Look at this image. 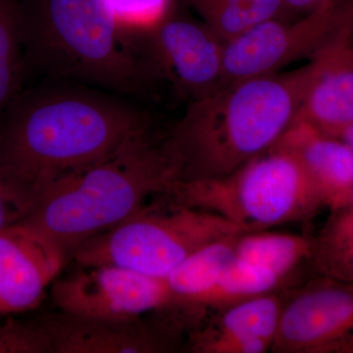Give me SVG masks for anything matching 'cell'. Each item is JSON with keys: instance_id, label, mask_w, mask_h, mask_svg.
<instances>
[{"instance_id": "6da1fadb", "label": "cell", "mask_w": 353, "mask_h": 353, "mask_svg": "<svg viewBox=\"0 0 353 353\" xmlns=\"http://www.w3.org/2000/svg\"><path fill=\"white\" fill-rule=\"evenodd\" d=\"M21 92L0 115V167L36 194L150 132L148 114L68 81Z\"/></svg>"}, {"instance_id": "7a4b0ae2", "label": "cell", "mask_w": 353, "mask_h": 353, "mask_svg": "<svg viewBox=\"0 0 353 353\" xmlns=\"http://www.w3.org/2000/svg\"><path fill=\"white\" fill-rule=\"evenodd\" d=\"M307 74L305 65L223 83L189 102L165 137L179 182L229 176L270 150L296 118Z\"/></svg>"}, {"instance_id": "3957f363", "label": "cell", "mask_w": 353, "mask_h": 353, "mask_svg": "<svg viewBox=\"0 0 353 353\" xmlns=\"http://www.w3.org/2000/svg\"><path fill=\"white\" fill-rule=\"evenodd\" d=\"M178 170L165 138L152 131L117 152L48 183L21 221L48 236L65 254L129 219L153 194H166Z\"/></svg>"}, {"instance_id": "277c9868", "label": "cell", "mask_w": 353, "mask_h": 353, "mask_svg": "<svg viewBox=\"0 0 353 353\" xmlns=\"http://www.w3.org/2000/svg\"><path fill=\"white\" fill-rule=\"evenodd\" d=\"M26 67L121 94L153 82L123 37L106 0H26L19 4Z\"/></svg>"}, {"instance_id": "5b68a950", "label": "cell", "mask_w": 353, "mask_h": 353, "mask_svg": "<svg viewBox=\"0 0 353 353\" xmlns=\"http://www.w3.org/2000/svg\"><path fill=\"white\" fill-rule=\"evenodd\" d=\"M166 194L176 203L222 216L246 232L307 220L324 208L301 162L277 143L229 176L176 182Z\"/></svg>"}, {"instance_id": "8992f818", "label": "cell", "mask_w": 353, "mask_h": 353, "mask_svg": "<svg viewBox=\"0 0 353 353\" xmlns=\"http://www.w3.org/2000/svg\"><path fill=\"white\" fill-rule=\"evenodd\" d=\"M245 230L222 216L173 202L167 211L141 208L74 252L80 266L112 264L166 280L204 246Z\"/></svg>"}, {"instance_id": "52a82bcc", "label": "cell", "mask_w": 353, "mask_h": 353, "mask_svg": "<svg viewBox=\"0 0 353 353\" xmlns=\"http://www.w3.org/2000/svg\"><path fill=\"white\" fill-rule=\"evenodd\" d=\"M353 0L316 9L299 19L274 18L225 43L224 83L279 73L303 58L311 59L352 12Z\"/></svg>"}, {"instance_id": "ba28073f", "label": "cell", "mask_w": 353, "mask_h": 353, "mask_svg": "<svg viewBox=\"0 0 353 353\" xmlns=\"http://www.w3.org/2000/svg\"><path fill=\"white\" fill-rule=\"evenodd\" d=\"M132 48L152 81H168L189 102L224 83L225 43L203 22L171 14Z\"/></svg>"}, {"instance_id": "9c48e42d", "label": "cell", "mask_w": 353, "mask_h": 353, "mask_svg": "<svg viewBox=\"0 0 353 353\" xmlns=\"http://www.w3.org/2000/svg\"><path fill=\"white\" fill-rule=\"evenodd\" d=\"M51 294L62 312L103 319H134L176 305L165 279L112 264L81 266L55 280Z\"/></svg>"}, {"instance_id": "30bf717a", "label": "cell", "mask_w": 353, "mask_h": 353, "mask_svg": "<svg viewBox=\"0 0 353 353\" xmlns=\"http://www.w3.org/2000/svg\"><path fill=\"white\" fill-rule=\"evenodd\" d=\"M353 336V282L320 276L284 301L272 350L338 352Z\"/></svg>"}, {"instance_id": "8fae6325", "label": "cell", "mask_w": 353, "mask_h": 353, "mask_svg": "<svg viewBox=\"0 0 353 353\" xmlns=\"http://www.w3.org/2000/svg\"><path fill=\"white\" fill-rule=\"evenodd\" d=\"M66 259L54 241L25 223L0 230V315L38 306Z\"/></svg>"}, {"instance_id": "7c38bea8", "label": "cell", "mask_w": 353, "mask_h": 353, "mask_svg": "<svg viewBox=\"0 0 353 353\" xmlns=\"http://www.w3.org/2000/svg\"><path fill=\"white\" fill-rule=\"evenodd\" d=\"M353 9L307 64L297 118L334 134L353 125Z\"/></svg>"}, {"instance_id": "4fadbf2b", "label": "cell", "mask_w": 353, "mask_h": 353, "mask_svg": "<svg viewBox=\"0 0 353 353\" xmlns=\"http://www.w3.org/2000/svg\"><path fill=\"white\" fill-rule=\"evenodd\" d=\"M52 353H152L168 348L166 341L141 317L103 319L57 313L39 319Z\"/></svg>"}, {"instance_id": "5bb4252c", "label": "cell", "mask_w": 353, "mask_h": 353, "mask_svg": "<svg viewBox=\"0 0 353 353\" xmlns=\"http://www.w3.org/2000/svg\"><path fill=\"white\" fill-rule=\"evenodd\" d=\"M277 145L301 162L324 208L334 211L352 203L353 150L343 141L296 117Z\"/></svg>"}, {"instance_id": "9a60e30c", "label": "cell", "mask_w": 353, "mask_h": 353, "mask_svg": "<svg viewBox=\"0 0 353 353\" xmlns=\"http://www.w3.org/2000/svg\"><path fill=\"white\" fill-rule=\"evenodd\" d=\"M284 301L273 292L226 306L212 325L194 334L192 352H269L277 334Z\"/></svg>"}, {"instance_id": "2e32d148", "label": "cell", "mask_w": 353, "mask_h": 353, "mask_svg": "<svg viewBox=\"0 0 353 353\" xmlns=\"http://www.w3.org/2000/svg\"><path fill=\"white\" fill-rule=\"evenodd\" d=\"M238 236L204 246L172 272L166 280L176 297V306L196 308L217 285L236 259L234 241Z\"/></svg>"}, {"instance_id": "e0dca14e", "label": "cell", "mask_w": 353, "mask_h": 353, "mask_svg": "<svg viewBox=\"0 0 353 353\" xmlns=\"http://www.w3.org/2000/svg\"><path fill=\"white\" fill-rule=\"evenodd\" d=\"M314 239L301 234L245 232L239 234L234 250L239 259L259 265L282 278L312 256Z\"/></svg>"}, {"instance_id": "ac0fdd59", "label": "cell", "mask_w": 353, "mask_h": 353, "mask_svg": "<svg viewBox=\"0 0 353 353\" xmlns=\"http://www.w3.org/2000/svg\"><path fill=\"white\" fill-rule=\"evenodd\" d=\"M216 36L225 43L254 26L274 18H285L283 0H188Z\"/></svg>"}, {"instance_id": "d6986e66", "label": "cell", "mask_w": 353, "mask_h": 353, "mask_svg": "<svg viewBox=\"0 0 353 353\" xmlns=\"http://www.w3.org/2000/svg\"><path fill=\"white\" fill-rule=\"evenodd\" d=\"M284 278L243 260H234L217 285L199 301L197 307L224 308L239 301L275 292Z\"/></svg>"}, {"instance_id": "ffe728a7", "label": "cell", "mask_w": 353, "mask_h": 353, "mask_svg": "<svg viewBox=\"0 0 353 353\" xmlns=\"http://www.w3.org/2000/svg\"><path fill=\"white\" fill-rule=\"evenodd\" d=\"M26 68L19 3L0 0V115L22 92Z\"/></svg>"}, {"instance_id": "44dd1931", "label": "cell", "mask_w": 353, "mask_h": 353, "mask_svg": "<svg viewBox=\"0 0 353 353\" xmlns=\"http://www.w3.org/2000/svg\"><path fill=\"white\" fill-rule=\"evenodd\" d=\"M353 256V202L332 211L314 239L311 261L320 276L336 279Z\"/></svg>"}, {"instance_id": "7402d4cb", "label": "cell", "mask_w": 353, "mask_h": 353, "mask_svg": "<svg viewBox=\"0 0 353 353\" xmlns=\"http://www.w3.org/2000/svg\"><path fill=\"white\" fill-rule=\"evenodd\" d=\"M123 37L132 41L171 15V0H106Z\"/></svg>"}, {"instance_id": "603a6c76", "label": "cell", "mask_w": 353, "mask_h": 353, "mask_svg": "<svg viewBox=\"0 0 353 353\" xmlns=\"http://www.w3.org/2000/svg\"><path fill=\"white\" fill-rule=\"evenodd\" d=\"M0 353H52L41 322L9 320L0 324Z\"/></svg>"}, {"instance_id": "cb8c5ba5", "label": "cell", "mask_w": 353, "mask_h": 353, "mask_svg": "<svg viewBox=\"0 0 353 353\" xmlns=\"http://www.w3.org/2000/svg\"><path fill=\"white\" fill-rule=\"evenodd\" d=\"M34 201L31 188L0 167V230L24 219Z\"/></svg>"}, {"instance_id": "d4e9b609", "label": "cell", "mask_w": 353, "mask_h": 353, "mask_svg": "<svg viewBox=\"0 0 353 353\" xmlns=\"http://www.w3.org/2000/svg\"><path fill=\"white\" fill-rule=\"evenodd\" d=\"M339 1L341 0H283L288 13L301 16Z\"/></svg>"}, {"instance_id": "484cf974", "label": "cell", "mask_w": 353, "mask_h": 353, "mask_svg": "<svg viewBox=\"0 0 353 353\" xmlns=\"http://www.w3.org/2000/svg\"><path fill=\"white\" fill-rule=\"evenodd\" d=\"M331 136L336 137V138L340 139L343 141L345 145L350 146L353 150V125L343 128L340 131L334 132Z\"/></svg>"}, {"instance_id": "4316f807", "label": "cell", "mask_w": 353, "mask_h": 353, "mask_svg": "<svg viewBox=\"0 0 353 353\" xmlns=\"http://www.w3.org/2000/svg\"><path fill=\"white\" fill-rule=\"evenodd\" d=\"M336 279L353 282V256L350 259V261L345 264V266L343 267V270L340 272V274H339L338 277Z\"/></svg>"}, {"instance_id": "83f0119b", "label": "cell", "mask_w": 353, "mask_h": 353, "mask_svg": "<svg viewBox=\"0 0 353 353\" xmlns=\"http://www.w3.org/2000/svg\"><path fill=\"white\" fill-rule=\"evenodd\" d=\"M339 353H353V336L345 341L338 350Z\"/></svg>"}, {"instance_id": "f1b7e54d", "label": "cell", "mask_w": 353, "mask_h": 353, "mask_svg": "<svg viewBox=\"0 0 353 353\" xmlns=\"http://www.w3.org/2000/svg\"><path fill=\"white\" fill-rule=\"evenodd\" d=\"M352 39H353V28H352Z\"/></svg>"}, {"instance_id": "f546056e", "label": "cell", "mask_w": 353, "mask_h": 353, "mask_svg": "<svg viewBox=\"0 0 353 353\" xmlns=\"http://www.w3.org/2000/svg\"><path fill=\"white\" fill-rule=\"evenodd\" d=\"M352 202H353V196H352Z\"/></svg>"}]
</instances>
